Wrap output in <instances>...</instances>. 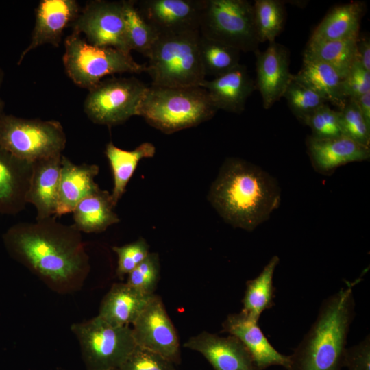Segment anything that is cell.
<instances>
[{"label":"cell","mask_w":370,"mask_h":370,"mask_svg":"<svg viewBox=\"0 0 370 370\" xmlns=\"http://www.w3.org/2000/svg\"><path fill=\"white\" fill-rule=\"evenodd\" d=\"M326 298L318 315L301 343L289 356L287 370H341L347 338L354 317L353 286Z\"/></svg>","instance_id":"obj_3"},{"label":"cell","mask_w":370,"mask_h":370,"mask_svg":"<svg viewBox=\"0 0 370 370\" xmlns=\"http://www.w3.org/2000/svg\"><path fill=\"white\" fill-rule=\"evenodd\" d=\"M351 99L354 101L365 120L370 125V92Z\"/></svg>","instance_id":"obj_42"},{"label":"cell","mask_w":370,"mask_h":370,"mask_svg":"<svg viewBox=\"0 0 370 370\" xmlns=\"http://www.w3.org/2000/svg\"><path fill=\"white\" fill-rule=\"evenodd\" d=\"M99 171L97 164L77 165L62 156L56 217L72 212L82 199L99 189L94 180Z\"/></svg>","instance_id":"obj_22"},{"label":"cell","mask_w":370,"mask_h":370,"mask_svg":"<svg viewBox=\"0 0 370 370\" xmlns=\"http://www.w3.org/2000/svg\"><path fill=\"white\" fill-rule=\"evenodd\" d=\"M205 0H141L136 7L159 35L197 31Z\"/></svg>","instance_id":"obj_13"},{"label":"cell","mask_w":370,"mask_h":370,"mask_svg":"<svg viewBox=\"0 0 370 370\" xmlns=\"http://www.w3.org/2000/svg\"><path fill=\"white\" fill-rule=\"evenodd\" d=\"M116 370H118V369H116Z\"/></svg>","instance_id":"obj_45"},{"label":"cell","mask_w":370,"mask_h":370,"mask_svg":"<svg viewBox=\"0 0 370 370\" xmlns=\"http://www.w3.org/2000/svg\"><path fill=\"white\" fill-rule=\"evenodd\" d=\"M112 249L118 257L116 273L121 279L132 271L150 252L149 245L143 238L122 246H114Z\"/></svg>","instance_id":"obj_37"},{"label":"cell","mask_w":370,"mask_h":370,"mask_svg":"<svg viewBox=\"0 0 370 370\" xmlns=\"http://www.w3.org/2000/svg\"><path fill=\"white\" fill-rule=\"evenodd\" d=\"M199 32L160 35L149 56L146 72L151 85L200 86L206 79L199 49Z\"/></svg>","instance_id":"obj_5"},{"label":"cell","mask_w":370,"mask_h":370,"mask_svg":"<svg viewBox=\"0 0 370 370\" xmlns=\"http://www.w3.org/2000/svg\"><path fill=\"white\" fill-rule=\"evenodd\" d=\"M111 194L99 189L82 199L73 211V225L79 232L98 233L120 221L114 212Z\"/></svg>","instance_id":"obj_26"},{"label":"cell","mask_w":370,"mask_h":370,"mask_svg":"<svg viewBox=\"0 0 370 370\" xmlns=\"http://www.w3.org/2000/svg\"><path fill=\"white\" fill-rule=\"evenodd\" d=\"M208 198L225 222L252 231L280 206L281 190L264 170L231 157L222 164Z\"/></svg>","instance_id":"obj_2"},{"label":"cell","mask_w":370,"mask_h":370,"mask_svg":"<svg viewBox=\"0 0 370 370\" xmlns=\"http://www.w3.org/2000/svg\"><path fill=\"white\" fill-rule=\"evenodd\" d=\"M148 86L135 77L106 78L88 90L84 110L94 123L108 127L138 116Z\"/></svg>","instance_id":"obj_10"},{"label":"cell","mask_w":370,"mask_h":370,"mask_svg":"<svg viewBox=\"0 0 370 370\" xmlns=\"http://www.w3.org/2000/svg\"><path fill=\"white\" fill-rule=\"evenodd\" d=\"M87 370H116L136 346L132 328L110 324L99 316L71 328Z\"/></svg>","instance_id":"obj_9"},{"label":"cell","mask_w":370,"mask_h":370,"mask_svg":"<svg viewBox=\"0 0 370 370\" xmlns=\"http://www.w3.org/2000/svg\"><path fill=\"white\" fill-rule=\"evenodd\" d=\"M184 347L203 355L214 370H258L249 351L232 335L204 331L189 338Z\"/></svg>","instance_id":"obj_16"},{"label":"cell","mask_w":370,"mask_h":370,"mask_svg":"<svg viewBox=\"0 0 370 370\" xmlns=\"http://www.w3.org/2000/svg\"><path fill=\"white\" fill-rule=\"evenodd\" d=\"M71 27L72 32L84 34L87 42L92 45L131 52L122 1H88Z\"/></svg>","instance_id":"obj_11"},{"label":"cell","mask_w":370,"mask_h":370,"mask_svg":"<svg viewBox=\"0 0 370 370\" xmlns=\"http://www.w3.org/2000/svg\"><path fill=\"white\" fill-rule=\"evenodd\" d=\"M81 9L75 0L40 1L35 10L30 43L20 56L18 64L28 53L41 45L50 44L58 47L64 31L71 27Z\"/></svg>","instance_id":"obj_14"},{"label":"cell","mask_w":370,"mask_h":370,"mask_svg":"<svg viewBox=\"0 0 370 370\" xmlns=\"http://www.w3.org/2000/svg\"><path fill=\"white\" fill-rule=\"evenodd\" d=\"M283 97L293 115L304 125L316 110L327 103L314 90L295 79L293 75Z\"/></svg>","instance_id":"obj_33"},{"label":"cell","mask_w":370,"mask_h":370,"mask_svg":"<svg viewBox=\"0 0 370 370\" xmlns=\"http://www.w3.org/2000/svg\"><path fill=\"white\" fill-rule=\"evenodd\" d=\"M293 77L340 109L348 99L343 92V79L338 73L314 58L303 54L302 67Z\"/></svg>","instance_id":"obj_25"},{"label":"cell","mask_w":370,"mask_h":370,"mask_svg":"<svg viewBox=\"0 0 370 370\" xmlns=\"http://www.w3.org/2000/svg\"><path fill=\"white\" fill-rule=\"evenodd\" d=\"M279 262V257L273 256L260 274L246 283L241 312L254 321H258L261 314L274 305L273 278Z\"/></svg>","instance_id":"obj_28"},{"label":"cell","mask_w":370,"mask_h":370,"mask_svg":"<svg viewBox=\"0 0 370 370\" xmlns=\"http://www.w3.org/2000/svg\"><path fill=\"white\" fill-rule=\"evenodd\" d=\"M356 53L358 61L370 72V40L367 34H359L356 42Z\"/></svg>","instance_id":"obj_41"},{"label":"cell","mask_w":370,"mask_h":370,"mask_svg":"<svg viewBox=\"0 0 370 370\" xmlns=\"http://www.w3.org/2000/svg\"><path fill=\"white\" fill-rule=\"evenodd\" d=\"M258 321L243 312L230 314L222 323L221 332L238 338L250 353L258 370L272 365L289 367V356L278 352L269 343L260 328Z\"/></svg>","instance_id":"obj_17"},{"label":"cell","mask_w":370,"mask_h":370,"mask_svg":"<svg viewBox=\"0 0 370 370\" xmlns=\"http://www.w3.org/2000/svg\"><path fill=\"white\" fill-rule=\"evenodd\" d=\"M217 110L201 86L151 85L140 103L138 116L162 132L172 134L212 119Z\"/></svg>","instance_id":"obj_4"},{"label":"cell","mask_w":370,"mask_h":370,"mask_svg":"<svg viewBox=\"0 0 370 370\" xmlns=\"http://www.w3.org/2000/svg\"><path fill=\"white\" fill-rule=\"evenodd\" d=\"M118 370H175L174 364L162 356L136 346Z\"/></svg>","instance_id":"obj_38"},{"label":"cell","mask_w":370,"mask_h":370,"mask_svg":"<svg viewBox=\"0 0 370 370\" xmlns=\"http://www.w3.org/2000/svg\"><path fill=\"white\" fill-rule=\"evenodd\" d=\"M125 283L114 284L100 305L98 316L111 325L130 326L152 296Z\"/></svg>","instance_id":"obj_23"},{"label":"cell","mask_w":370,"mask_h":370,"mask_svg":"<svg viewBox=\"0 0 370 370\" xmlns=\"http://www.w3.org/2000/svg\"><path fill=\"white\" fill-rule=\"evenodd\" d=\"M62 156V154L32 162L27 202L35 207L37 221L56 215Z\"/></svg>","instance_id":"obj_20"},{"label":"cell","mask_w":370,"mask_h":370,"mask_svg":"<svg viewBox=\"0 0 370 370\" xmlns=\"http://www.w3.org/2000/svg\"><path fill=\"white\" fill-rule=\"evenodd\" d=\"M64 49L66 73L75 84L88 90L108 75L146 72V65L134 61L131 53L92 45L74 32L65 38Z\"/></svg>","instance_id":"obj_6"},{"label":"cell","mask_w":370,"mask_h":370,"mask_svg":"<svg viewBox=\"0 0 370 370\" xmlns=\"http://www.w3.org/2000/svg\"><path fill=\"white\" fill-rule=\"evenodd\" d=\"M342 84L345 97L347 99H356L370 92V72L357 60L343 79Z\"/></svg>","instance_id":"obj_39"},{"label":"cell","mask_w":370,"mask_h":370,"mask_svg":"<svg viewBox=\"0 0 370 370\" xmlns=\"http://www.w3.org/2000/svg\"><path fill=\"white\" fill-rule=\"evenodd\" d=\"M343 365L348 370H370L369 335L358 344L346 347Z\"/></svg>","instance_id":"obj_40"},{"label":"cell","mask_w":370,"mask_h":370,"mask_svg":"<svg viewBox=\"0 0 370 370\" xmlns=\"http://www.w3.org/2000/svg\"><path fill=\"white\" fill-rule=\"evenodd\" d=\"M3 76H4V74H3V70L0 68V88L3 83Z\"/></svg>","instance_id":"obj_44"},{"label":"cell","mask_w":370,"mask_h":370,"mask_svg":"<svg viewBox=\"0 0 370 370\" xmlns=\"http://www.w3.org/2000/svg\"><path fill=\"white\" fill-rule=\"evenodd\" d=\"M199 32L241 52L258 50L253 3L247 0H205Z\"/></svg>","instance_id":"obj_8"},{"label":"cell","mask_w":370,"mask_h":370,"mask_svg":"<svg viewBox=\"0 0 370 370\" xmlns=\"http://www.w3.org/2000/svg\"><path fill=\"white\" fill-rule=\"evenodd\" d=\"M343 135L367 147L370 145V125L354 100L348 99L338 111Z\"/></svg>","instance_id":"obj_35"},{"label":"cell","mask_w":370,"mask_h":370,"mask_svg":"<svg viewBox=\"0 0 370 370\" xmlns=\"http://www.w3.org/2000/svg\"><path fill=\"white\" fill-rule=\"evenodd\" d=\"M137 346L155 352L173 364L180 362V345L177 331L164 303L153 294L132 324Z\"/></svg>","instance_id":"obj_12"},{"label":"cell","mask_w":370,"mask_h":370,"mask_svg":"<svg viewBox=\"0 0 370 370\" xmlns=\"http://www.w3.org/2000/svg\"><path fill=\"white\" fill-rule=\"evenodd\" d=\"M363 1H351L332 8L314 29L309 40L325 41L358 38L366 12Z\"/></svg>","instance_id":"obj_24"},{"label":"cell","mask_w":370,"mask_h":370,"mask_svg":"<svg viewBox=\"0 0 370 370\" xmlns=\"http://www.w3.org/2000/svg\"><path fill=\"white\" fill-rule=\"evenodd\" d=\"M32 169V163L0 147V214H16L25 208Z\"/></svg>","instance_id":"obj_21"},{"label":"cell","mask_w":370,"mask_h":370,"mask_svg":"<svg viewBox=\"0 0 370 370\" xmlns=\"http://www.w3.org/2000/svg\"><path fill=\"white\" fill-rule=\"evenodd\" d=\"M155 153V146L148 142L141 143L131 151L122 149L114 145L112 142L106 145L105 153L109 161L114 179L111 198L114 206L124 194L140 160L143 158H152Z\"/></svg>","instance_id":"obj_27"},{"label":"cell","mask_w":370,"mask_h":370,"mask_svg":"<svg viewBox=\"0 0 370 370\" xmlns=\"http://www.w3.org/2000/svg\"><path fill=\"white\" fill-rule=\"evenodd\" d=\"M306 147L314 169L324 175L331 174L341 166L370 158L369 147L345 136L319 138L310 135L306 138Z\"/></svg>","instance_id":"obj_18"},{"label":"cell","mask_w":370,"mask_h":370,"mask_svg":"<svg viewBox=\"0 0 370 370\" xmlns=\"http://www.w3.org/2000/svg\"><path fill=\"white\" fill-rule=\"evenodd\" d=\"M122 2L130 50H135L147 58L160 35L140 13L136 1L123 0Z\"/></svg>","instance_id":"obj_30"},{"label":"cell","mask_w":370,"mask_h":370,"mask_svg":"<svg viewBox=\"0 0 370 370\" xmlns=\"http://www.w3.org/2000/svg\"><path fill=\"white\" fill-rule=\"evenodd\" d=\"M160 263L156 252H149L145 259L127 275L126 283L142 293L151 295L160 280Z\"/></svg>","instance_id":"obj_34"},{"label":"cell","mask_w":370,"mask_h":370,"mask_svg":"<svg viewBox=\"0 0 370 370\" xmlns=\"http://www.w3.org/2000/svg\"><path fill=\"white\" fill-rule=\"evenodd\" d=\"M256 56V88L262 97L264 108L269 109L284 95L293 78L290 73V52L280 43H269L268 47Z\"/></svg>","instance_id":"obj_15"},{"label":"cell","mask_w":370,"mask_h":370,"mask_svg":"<svg viewBox=\"0 0 370 370\" xmlns=\"http://www.w3.org/2000/svg\"><path fill=\"white\" fill-rule=\"evenodd\" d=\"M357 40H309L303 54L328 64L343 79L357 60Z\"/></svg>","instance_id":"obj_29"},{"label":"cell","mask_w":370,"mask_h":370,"mask_svg":"<svg viewBox=\"0 0 370 370\" xmlns=\"http://www.w3.org/2000/svg\"><path fill=\"white\" fill-rule=\"evenodd\" d=\"M66 143V134L58 121L5 114L0 121V147L29 163L62 155Z\"/></svg>","instance_id":"obj_7"},{"label":"cell","mask_w":370,"mask_h":370,"mask_svg":"<svg viewBox=\"0 0 370 370\" xmlns=\"http://www.w3.org/2000/svg\"><path fill=\"white\" fill-rule=\"evenodd\" d=\"M200 86L217 110L236 114L243 112L247 99L256 89L255 82L241 64L213 79H204Z\"/></svg>","instance_id":"obj_19"},{"label":"cell","mask_w":370,"mask_h":370,"mask_svg":"<svg viewBox=\"0 0 370 370\" xmlns=\"http://www.w3.org/2000/svg\"><path fill=\"white\" fill-rule=\"evenodd\" d=\"M3 241L14 259L52 283H69L89 269L80 232L58 222L55 216L14 224Z\"/></svg>","instance_id":"obj_1"},{"label":"cell","mask_w":370,"mask_h":370,"mask_svg":"<svg viewBox=\"0 0 370 370\" xmlns=\"http://www.w3.org/2000/svg\"><path fill=\"white\" fill-rule=\"evenodd\" d=\"M306 125L312 130V136L319 138H331L343 135L338 111L326 103L320 106L308 119Z\"/></svg>","instance_id":"obj_36"},{"label":"cell","mask_w":370,"mask_h":370,"mask_svg":"<svg viewBox=\"0 0 370 370\" xmlns=\"http://www.w3.org/2000/svg\"><path fill=\"white\" fill-rule=\"evenodd\" d=\"M4 108H5V103H4V101L0 98V121L2 119V117L5 115V112H4Z\"/></svg>","instance_id":"obj_43"},{"label":"cell","mask_w":370,"mask_h":370,"mask_svg":"<svg viewBox=\"0 0 370 370\" xmlns=\"http://www.w3.org/2000/svg\"><path fill=\"white\" fill-rule=\"evenodd\" d=\"M253 10L259 42H275L286 21L285 3L280 0H256L253 3Z\"/></svg>","instance_id":"obj_32"},{"label":"cell","mask_w":370,"mask_h":370,"mask_svg":"<svg viewBox=\"0 0 370 370\" xmlns=\"http://www.w3.org/2000/svg\"><path fill=\"white\" fill-rule=\"evenodd\" d=\"M199 49L205 75L220 76L240 64L241 51L199 34Z\"/></svg>","instance_id":"obj_31"}]
</instances>
